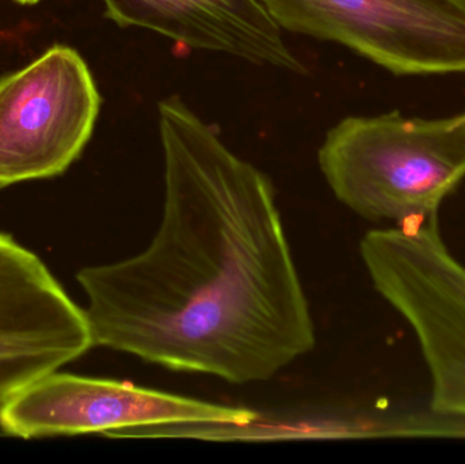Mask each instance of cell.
Listing matches in <instances>:
<instances>
[{"mask_svg": "<svg viewBox=\"0 0 465 464\" xmlns=\"http://www.w3.org/2000/svg\"><path fill=\"white\" fill-rule=\"evenodd\" d=\"M158 125L157 233L76 274L93 345L240 386L270 380L316 345L275 188L180 98L158 104Z\"/></svg>", "mask_w": 465, "mask_h": 464, "instance_id": "cell-1", "label": "cell"}, {"mask_svg": "<svg viewBox=\"0 0 465 464\" xmlns=\"http://www.w3.org/2000/svg\"><path fill=\"white\" fill-rule=\"evenodd\" d=\"M319 163L333 195L365 220L395 226L436 220L465 179V112L346 117L328 131Z\"/></svg>", "mask_w": 465, "mask_h": 464, "instance_id": "cell-2", "label": "cell"}, {"mask_svg": "<svg viewBox=\"0 0 465 464\" xmlns=\"http://www.w3.org/2000/svg\"><path fill=\"white\" fill-rule=\"evenodd\" d=\"M360 252L374 289L414 331L431 410L465 419V266L445 245L439 218L373 229Z\"/></svg>", "mask_w": 465, "mask_h": 464, "instance_id": "cell-3", "label": "cell"}, {"mask_svg": "<svg viewBox=\"0 0 465 464\" xmlns=\"http://www.w3.org/2000/svg\"><path fill=\"white\" fill-rule=\"evenodd\" d=\"M281 29L333 41L396 75L465 74V0H259Z\"/></svg>", "mask_w": 465, "mask_h": 464, "instance_id": "cell-4", "label": "cell"}, {"mask_svg": "<svg viewBox=\"0 0 465 464\" xmlns=\"http://www.w3.org/2000/svg\"><path fill=\"white\" fill-rule=\"evenodd\" d=\"M101 95L89 65L51 46L0 78V190L64 173L92 138Z\"/></svg>", "mask_w": 465, "mask_h": 464, "instance_id": "cell-5", "label": "cell"}, {"mask_svg": "<svg viewBox=\"0 0 465 464\" xmlns=\"http://www.w3.org/2000/svg\"><path fill=\"white\" fill-rule=\"evenodd\" d=\"M260 420L232 408L106 379L54 372L25 387L0 408V429L22 439L103 433L165 425L242 427Z\"/></svg>", "mask_w": 465, "mask_h": 464, "instance_id": "cell-6", "label": "cell"}, {"mask_svg": "<svg viewBox=\"0 0 465 464\" xmlns=\"http://www.w3.org/2000/svg\"><path fill=\"white\" fill-rule=\"evenodd\" d=\"M93 346L84 310L35 252L0 233V408Z\"/></svg>", "mask_w": 465, "mask_h": 464, "instance_id": "cell-7", "label": "cell"}, {"mask_svg": "<svg viewBox=\"0 0 465 464\" xmlns=\"http://www.w3.org/2000/svg\"><path fill=\"white\" fill-rule=\"evenodd\" d=\"M122 27L157 32L188 48L220 52L259 65L306 74L282 29L259 0H103Z\"/></svg>", "mask_w": 465, "mask_h": 464, "instance_id": "cell-8", "label": "cell"}, {"mask_svg": "<svg viewBox=\"0 0 465 464\" xmlns=\"http://www.w3.org/2000/svg\"><path fill=\"white\" fill-rule=\"evenodd\" d=\"M15 2L22 5H37V3L41 2V0H15Z\"/></svg>", "mask_w": 465, "mask_h": 464, "instance_id": "cell-9", "label": "cell"}]
</instances>
